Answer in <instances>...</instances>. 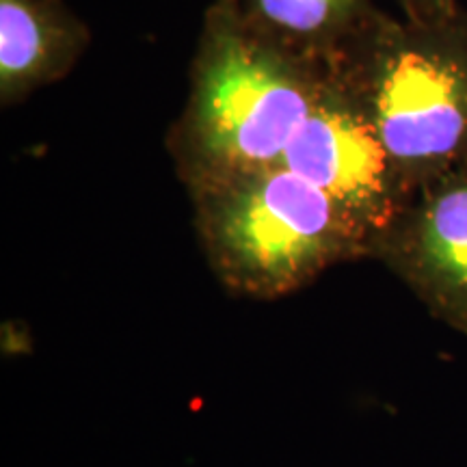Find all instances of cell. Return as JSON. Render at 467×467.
I'll return each mask as SVG.
<instances>
[{"instance_id":"3","label":"cell","mask_w":467,"mask_h":467,"mask_svg":"<svg viewBox=\"0 0 467 467\" xmlns=\"http://www.w3.org/2000/svg\"><path fill=\"white\" fill-rule=\"evenodd\" d=\"M334 69L413 192L467 169V9L435 22L381 11Z\"/></svg>"},{"instance_id":"1","label":"cell","mask_w":467,"mask_h":467,"mask_svg":"<svg viewBox=\"0 0 467 467\" xmlns=\"http://www.w3.org/2000/svg\"><path fill=\"white\" fill-rule=\"evenodd\" d=\"M327 72L210 5L191 63L189 98L167 137L186 191L282 165Z\"/></svg>"},{"instance_id":"2","label":"cell","mask_w":467,"mask_h":467,"mask_svg":"<svg viewBox=\"0 0 467 467\" xmlns=\"http://www.w3.org/2000/svg\"><path fill=\"white\" fill-rule=\"evenodd\" d=\"M213 273L232 295L271 301L327 268L370 258V241L323 191L266 167L189 191Z\"/></svg>"},{"instance_id":"8","label":"cell","mask_w":467,"mask_h":467,"mask_svg":"<svg viewBox=\"0 0 467 467\" xmlns=\"http://www.w3.org/2000/svg\"><path fill=\"white\" fill-rule=\"evenodd\" d=\"M400 5L405 20L435 22L451 17L461 9L459 0H396Z\"/></svg>"},{"instance_id":"5","label":"cell","mask_w":467,"mask_h":467,"mask_svg":"<svg viewBox=\"0 0 467 467\" xmlns=\"http://www.w3.org/2000/svg\"><path fill=\"white\" fill-rule=\"evenodd\" d=\"M426 309L467 336V169L422 186L372 247Z\"/></svg>"},{"instance_id":"7","label":"cell","mask_w":467,"mask_h":467,"mask_svg":"<svg viewBox=\"0 0 467 467\" xmlns=\"http://www.w3.org/2000/svg\"><path fill=\"white\" fill-rule=\"evenodd\" d=\"M255 37L334 69L381 9L372 0H213Z\"/></svg>"},{"instance_id":"6","label":"cell","mask_w":467,"mask_h":467,"mask_svg":"<svg viewBox=\"0 0 467 467\" xmlns=\"http://www.w3.org/2000/svg\"><path fill=\"white\" fill-rule=\"evenodd\" d=\"M89 42V26L63 0H0V104L66 78Z\"/></svg>"},{"instance_id":"4","label":"cell","mask_w":467,"mask_h":467,"mask_svg":"<svg viewBox=\"0 0 467 467\" xmlns=\"http://www.w3.org/2000/svg\"><path fill=\"white\" fill-rule=\"evenodd\" d=\"M282 165L342 208L370 241V255L381 234L416 197L396 169L372 117L337 69L327 72Z\"/></svg>"}]
</instances>
